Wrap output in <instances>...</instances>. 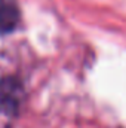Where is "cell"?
I'll list each match as a JSON object with an SVG mask.
<instances>
[{
  "label": "cell",
  "mask_w": 126,
  "mask_h": 128,
  "mask_svg": "<svg viewBox=\"0 0 126 128\" xmlns=\"http://www.w3.org/2000/svg\"><path fill=\"white\" fill-rule=\"evenodd\" d=\"M24 98L22 85L13 78H4L0 80V113L15 115Z\"/></svg>",
  "instance_id": "obj_1"
},
{
  "label": "cell",
  "mask_w": 126,
  "mask_h": 128,
  "mask_svg": "<svg viewBox=\"0 0 126 128\" xmlns=\"http://www.w3.org/2000/svg\"><path fill=\"white\" fill-rule=\"evenodd\" d=\"M19 10L13 0H0V34L10 33L16 28Z\"/></svg>",
  "instance_id": "obj_2"
}]
</instances>
